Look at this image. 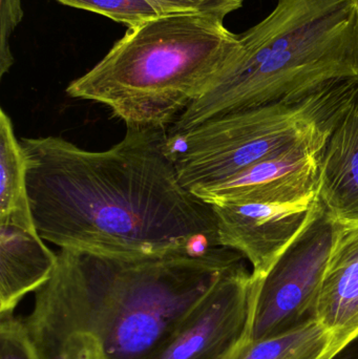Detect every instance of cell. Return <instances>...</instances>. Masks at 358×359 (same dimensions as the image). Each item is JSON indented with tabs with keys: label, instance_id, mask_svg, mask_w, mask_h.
<instances>
[{
	"label": "cell",
	"instance_id": "4",
	"mask_svg": "<svg viewBox=\"0 0 358 359\" xmlns=\"http://www.w3.org/2000/svg\"><path fill=\"white\" fill-rule=\"evenodd\" d=\"M225 15H168L128 29L104 58L67 86L69 97L106 105L128 128H168L237 50Z\"/></svg>",
	"mask_w": 358,
	"mask_h": 359
},
{
	"label": "cell",
	"instance_id": "18",
	"mask_svg": "<svg viewBox=\"0 0 358 359\" xmlns=\"http://www.w3.org/2000/svg\"><path fill=\"white\" fill-rule=\"evenodd\" d=\"M330 359H358V337Z\"/></svg>",
	"mask_w": 358,
	"mask_h": 359
},
{
	"label": "cell",
	"instance_id": "3",
	"mask_svg": "<svg viewBox=\"0 0 358 359\" xmlns=\"http://www.w3.org/2000/svg\"><path fill=\"white\" fill-rule=\"evenodd\" d=\"M239 37L237 50L170 134L358 81V0H277L273 12Z\"/></svg>",
	"mask_w": 358,
	"mask_h": 359
},
{
	"label": "cell",
	"instance_id": "16",
	"mask_svg": "<svg viewBox=\"0 0 358 359\" xmlns=\"http://www.w3.org/2000/svg\"><path fill=\"white\" fill-rule=\"evenodd\" d=\"M0 359H36L23 318L0 316Z\"/></svg>",
	"mask_w": 358,
	"mask_h": 359
},
{
	"label": "cell",
	"instance_id": "9",
	"mask_svg": "<svg viewBox=\"0 0 358 359\" xmlns=\"http://www.w3.org/2000/svg\"><path fill=\"white\" fill-rule=\"evenodd\" d=\"M322 151L298 149L193 194L210 205L284 204L319 189Z\"/></svg>",
	"mask_w": 358,
	"mask_h": 359
},
{
	"label": "cell",
	"instance_id": "1",
	"mask_svg": "<svg viewBox=\"0 0 358 359\" xmlns=\"http://www.w3.org/2000/svg\"><path fill=\"white\" fill-rule=\"evenodd\" d=\"M19 141L38 233L60 249L151 257L222 247L212 205L179 179L167 128H128L103 151L61 137Z\"/></svg>",
	"mask_w": 358,
	"mask_h": 359
},
{
	"label": "cell",
	"instance_id": "13",
	"mask_svg": "<svg viewBox=\"0 0 358 359\" xmlns=\"http://www.w3.org/2000/svg\"><path fill=\"white\" fill-rule=\"evenodd\" d=\"M64 6L90 11L116 22L138 27L168 15L212 12L228 16L243 6L245 0H56Z\"/></svg>",
	"mask_w": 358,
	"mask_h": 359
},
{
	"label": "cell",
	"instance_id": "7",
	"mask_svg": "<svg viewBox=\"0 0 358 359\" xmlns=\"http://www.w3.org/2000/svg\"><path fill=\"white\" fill-rule=\"evenodd\" d=\"M262 280L244 263L227 270L149 359H231L249 339Z\"/></svg>",
	"mask_w": 358,
	"mask_h": 359
},
{
	"label": "cell",
	"instance_id": "12",
	"mask_svg": "<svg viewBox=\"0 0 358 359\" xmlns=\"http://www.w3.org/2000/svg\"><path fill=\"white\" fill-rule=\"evenodd\" d=\"M37 230L0 223V316L14 314L21 299L52 276L57 253Z\"/></svg>",
	"mask_w": 358,
	"mask_h": 359
},
{
	"label": "cell",
	"instance_id": "15",
	"mask_svg": "<svg viewBox=\"0 0 358 359\" xmlns=\"http://www.w3.org/2000/svg\"><path fill=\"white\" fill-rule=\"evenodd\" d=\"M329 337L317 318L289 332L261 341H248L231 359H321Z\"/></svg>",
	"mask_w": 358,
	"mask_h": 359
},
{
	"label": "cell",
	"instance_id": "6",
	"mask_svg": "<svg viewBox=\"0 0 358 359\" xmlns=\"http://www.w3.org/2000/svg\"><path fill=\"white\" fill-rule=\"evenodd\" d=\"M336 223L319 207L308 225L263 278L248 341L289 332L315 318Z\"/></svg>",
	"mask_w": 358,
	"mask_h": 359
},
{
	"label": "cell",
	"instance_id": "2",
	"mask_svg": "<svg viewBox=\"0 0 358 359\" xmlns=\"http://www.w3.org/2000/svg\"><path fill=\"white\" fill-rule=\"evenodd\" d=\"M243 259L224 246L151 257L61 248L23 318L36 359H149Z\"/></svg>",
	"mask_w": 358,
	"mask_h": 359
},
{
	"label": "cell",
	"instance_id": "11",
	"mask_svg": "<svg viewBox=\"0 0 358 359\" xmlns=\"http://www.w3.org/2000/svg\"><path fill=\"white\" fill-rule=\"evenodd\" d=\"M317 194L336 223L358 221V95L322 151Z\"/></svg>",
	"mask_w": 358,
	"mask_h": 359
},
{
	"label": "cell",
	"instance_id": "14",
	"mask_svg": "<svg viewBox=\"0 0 358 359\" xmlns=\"http://www.w3.org/2000/svg\"><path fill=\"white\" fill-rule=\"evenodd\" d=\"M0 223L37 230L27 191V166L10 116L0 111Z\"/></svg>",
	"mask_w": 358,
	"mask_h": 359
},
{
	"label": "cell",
	"instance_id": "10",
	"mask_svg": "<svg viewBox=\"0 0 358 359\" xmlns=\"http://www.w3.org/2000/svg\"><path fill=\"white\" fill-rule=\"evenodd\" d=\"M315 318L329 344L321 359H330L358 337V221L336 223Z\"/></svg>",
	"mask_w": 358,
	"mask_h": 359
},
{
	"label": "cell",
	"instance_id": "5",
	"mask_svg": "<svg viewBox=\"0 0 358 359\" xmlns=\"http://www.w3.org/2000/svg\"><path fill=\"white\" fill-rule=\"evenodd\" d=\"M358 95L349 80L294 100L219 116L170 134L166 149L191 192L216 185L265 160L298 149L323 151Z\"/></svg>",
	"mask_w": 358,
	"mask_h": 359
},
{
	"label": "cell",
	"instance_id": "17",
	"mask_svg": "<svg viewBox=\"0 0 358 359\" xmlns=\"http://www.w3.org/2000/svg\"><path fill=\"white\" fill-rule=\"evenodd\" d=\"M22 17L21 0H0V77H4L14 63L10 39Z\"/></svg>",
	"mask_w": 358,
	"mask_h": 359
},
{
	"label": "cell",
	"instance_id": "8",
	"mask_svg": "<svg viewBox=\"0 0 358 359\" xmlns=\"http://www.w3.org/2000/svg\"><path fill=\"white\" fill-rule=\"evenodd\" d=\"M221 245L249 261L263 280L321 207L317 192L284 204L212 205Z\"/></svg>",
	"mask_w": 358,
	"mask_h": 359
}]
</instances>
